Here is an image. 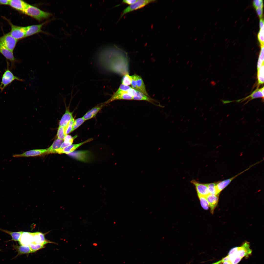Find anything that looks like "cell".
Segmentation results:
<instances>
[{"label": "cell", "mask_w": 264, "mask_h": 264, "mask_svg": "<svg viewBox=\"0 0 264 264\" xmlns=\"http://www.w3.org/2000/svg\"><path fill=\"white\" fill-rule=\"evenodd\" d=\"M22 12L39 21L47 19L51 15L49 12L43 11L29 4Z\"/></svg>", "instance_id": "6da1fadb"}, {"label": "cell", "mask_w": 264, "mask_h": 264, "mask_svg": "<svg viewBox=\"0 0 264 264\" xmlns=\"http://www.w3.org/2000/svg\"><path fill=\"white\" fill-rule=\"evenodd\" d=\"M7 68L5 70L1 78L0 84V90L2 92L13 81L16 80L23 81L24 80L15 76L9 68V64L7 62Z\"/></svg>", "instance_id": "7a4b0ae2"}, {"label": "cell", "mask_w": 264, "mask_h": 264, "mask_svg": "<svg viewBox=\"0 0 264 264\" xmlns=\"http://www.w3.org/2000/svg\"><path fill=\"white\" fill-rule=\"evenodd\" d=\"M11 26V30L9 32L11 35L17 40L25 37L27 26H21L15 25L7 20Z\"/></svg>", "instance_id": "3957f363"}, {"label": "cell", "mask_w": 264, "mask_h": 264, "mask_svg": "<svg viewBox=\"0 0 264 264\" xmlns=\"http://www.w3.org/2000/svg\"><path fill=\"white\" fill-rule=\"evenodd\" d=\"M156 1L154 0H137L135 2L129 5L124 10L120 18L127 13L142 8L149 3Z\"/></svg>", "instance_id": "277c9868"}, {"label": "cell", "mask_w": 264, "mask_h": 264, "mask_svg": "<svg viewBox=\"0 0 264 264\" xmlns=\"http://www.w3.org/2000/svg\"><path fill=\"white\" fill-rule=\"evenodd\" d=\"M17 40L10 34L9 33L0 37V43L8 49L13 52Z\"/></svg>", "instance_id": "5b68a950"}, {"label": "cell", "mask_w": 264, "mask_h": 264, "mask_svg": "<svg viewBox=\"0 0 264 264\" xmlns=\"http://www.w3.org/2000/svg\"><path fill=\"white\" fill-rule=\"evenodd\" d=\"M252 252L249 243L246 242L243 243L241 246L237 247L235 252L230 255H233L242 258L244 257H248L251 254Z\"/></svg>", "instance_id": "8992f818"}, {"label": "cell", "mask_w": 264, "mask_h": 264, "mask_svg": "<svg viewBox=\"0 0 264 264\" xmlns=\"http://www.w3.org/2000/svg\"><path fill=\"white\" fill-rule=\"evenodd\" d=\"M0 53L11 63V68H14L16 63L20 61L14 56L13 52L8 49L0 43Z\"/></svg>", "instance_id": "52a82bcc"}, {"label": "cell", "mask_w": 264, "mask_h": 264, "mask_svg": "<svg viewBox=\"0 0 264 264\" xmlns=\"http://www.w3.org/2000/svg\"><path fill=\"white\" fill-rule=\"evenodd\" d=\"M68 154L78 161L85 162H89L92 157L90 152L86 151H77Z\"/></svg>", "instance_id": "ba28073f"}, {"label": "cell", "mask_w": 264, "mask_h": 264, "mask_svg": "<svg viewBox=\"0 0 264 264\" xmlns=\"http://www.w3.org/2000/svg\"><path fill=\"white\" fill-rule=\"evenodd\" d=\"M93 140L92 138H90L79 143L71 144L64 148L62 150H60L58 149H56L55 151V153L69 154L74 152L77 149L84 144L91 141Z\"/></svg>", "instance_id": "9c48e42d"}, {"label": "cell", "mask_w": 264, "mask_h": 264, "mask_svg": "<svg viewBox=\"0 0 264 264\" xmlns=\"http://www.w3.org/2000/svg\"><path fill=\"white\" fill-rule=\"evenodd\" d=\"M192 182L195 186L198 196L206 197L209 194L207 184H201L194 180L192 181Z\"/></svg>", "instance_id": "30bf717a"}, {"label": "cell", "mask_w": 264, "mask_h": 264, "mask_svg": "<svg viewBox=\"0 0 264 264\" xmlns=\"http://www.w3.org/2000/svg\"><path fill=\"white\" fill-rule=\"evenodd\" d=\"M47 153L46 149H35L25 152L21 154H15L12 156L14 157L34 156L41 155Z\"/></svg>", "instance_id": "8fae6325"}, {"label": "cell", "mask_w": 264, "mask_h": 264, "mask_svg": "<svg viewBox=\"0 0 264 264\" xmlns=\"http://www.w3.org/2000/svg\"><path fill=\"white\" fill-rule=\"evenodd\" d=\"M33 233L23 231L19 241L20 244L29 246L33 242Z\"/></svg>", "instance_id": "7c38bea8"}, {"label": "cell", "mask_w": 264, "mask_h": 264, "mask_svg": "<svg viewBox=\"0 0 264 264\" xmlns=\"http://www.w3.org/2000/svg\"><path fill=\"white\" fill-rule=\"evenodd\" d=\"M264 95L262 92L261 88H257L248 96L236 100L237 102H242L247 100L246 104L250 100L257 98H262L264 100Z\"/></svg>", "instance_id": "4fadbf2b"}, {"label": "cell", "mask_w": 264, "mask_h": 264, "mask_svg": "<svg viewBox=\"0 0 264 264\" xmlns=\"http://www.w3.org/2000/svg\"><path fill=\"white\" fill-rule=\"evenodd\" d=\"M251 167V166L250 167L246 170L240 172L231 178L223 180L216 183V187L218 194L219 195L220 192L226 188L235 178L246 170H248Z\"/></svg>", "instance_id": "5bb4252c"}, {"label": "cell", "mask_w": 264, "mask_h": 264, "mask_svg": "<svg viewBox=\"0 0 264 264\" xmlns=\"http://www.w3.org/2000/svg\"><path fill=\"white\" fill-rule=\"evenodd\" d=\"M46 23V22L41 24L29 26H27L25 37H28L34 34L42 32L41 28Z\"/></svg>", "instance_id": "9a60e30c"}, {"label": "cell", "mask_w": 264, "mask_h": 264, "mask_svg": "<svg viewBox=\"0 0 264 264\" xmlns=\"http://www.w3.org/2000/svg\"><path fill=\"white\" fill-rule=\"evenodd\" d=\"M28 4L21 0H10L9 5L12 8L23 12Z\"/></svg>", "instance_id": "2e32d148"}, {"label": "cell", "mask_w": 264, "mask_h": 264, "mask_svg": "<svg viewBox=\"0 0 264 264\" xmlns=\"http://www.w3.org/2000/svg\"><path fill=\"white\" fill-rule=\"evenodd\" d=\"M106 104L104 102L94 107L87 112L84 115L83 118L86 121L94 117Z\"/></svg>", "instance_id": "e0dca14e"}, {"label": "cell", "mask_w": 264, "mask_h": 264, "mask_svg": "<svg viewBox=\"0 0 264 264\" xmlns=\"http://www.w3.org/2000/svg\"><path fill=\"white\" fill-rule=\"evenodd\" d=\"M136 95L133 98V100H144L148 102L156 105L160 106L158 102L142 92L136 90Z\"/></svg>", "instance_id": "ac0fdd59"}, {"label": "cell", "mask_w": 264, "mask_h": 264, "mask_svg": "<svg viewBox=\"0 0 264 264\" xmlns=\"http://www.w3.org/2000/svg\"><path fill=\"white\" fill-rule=\"evenodd\" d=\"M218 196V195L209 194L206 197L209 204V207L210 208L212 213H213L218 204L219 200Z\"/></svg>", "instance_id": "d6986e66"}, {"label": "cell", "mask_w": 264, "mask_h": 264, "mask_svg": "<svg viewBox=\"0 0 264 264\" xmlns=\"http://www.w3.org/2000/svg\"><path fill=\"white\" fill-rule=\"evenodd\" d=\"M117 100H133V98L127 94L115 93L108 100L105 102L106 104L110 102Z\"/></svg>", "instance_id": "ffe728a7"}, {"label": "cell", "mask_w": 264, "mask_h": 264, "mask_svg": "<svg viewBox=\"0 0 264 264\" xmlns=\"http://www.w3.org/2000/svg\"><path fill=\"white\" fill-rule=\"evenodd\" d=\"M12 247L13 249L18 253L16 257L22 254L33 253L29 246L22 245L19 246L17 244L15 245L13 244L12 245Z\"/></svg>", "instance_id": "44dd1931"}, {"label": "cell", "mask_w": 264, "mask_h": 264, "mask_svg": "<svg viewBox=\"0 0 264 264\" xmlns=\"http://www.w3.org/2000/svg\"><path fill=\"white\" fill-rule=\"evenodd\" d=\"M72 113L68 109L66 108L65 112L62 116L59 123V126L65 127L73 118Z\"/></svg>", "instance_id": "7402d4cb"}, {"label": "cell", "mask_w": 264, "mask_h": 264, "mask_svg": "<svg viewBox=\"0 0 264 264\" xmlns=\"http://www.w3.org/2000/svg\"><path fill=\"white\" fill-rule=\"evenodd\" d=\"M136 85L139 91L148 96H149L146 90L144 82L141 78L139 76L136 75Z\"/></svg>", "instance_id": "603a6c76"}, {"label": "cell", "mask_w": 264, "mask_h": 264, "mask_svg": "<svg viewBox=\"0 0 264 264\" xmlns=\"http://www.w3.org/2000/svg\"><path fill=\"white\" fill-rule=\"evenodd\" d=\"M33 242L35 244H41L44 245L49 242L46 241L44 235L43 233L37 232L33 233Z\"/></svg>", "instance_id": "cb8c5ba5"}, {"label": "cell", "mask_w": 264, "mask_h": 264, "mask_svg": "<svg viewBox=\"0 0 264 264\" xmlns=\"http://www.w3.org/2000/svg\"><path fill=\"white\" fill-rule=\"evenodd\" d=\"M0 231H3L10 235L12 237V239L9 241H19L23 231L13 232L6 230L0 229Z\"/></svg>", "instance_id": "d4e9b609"}, {"label": "cell", "mask_w": 264, "mask_h": 264, "mask_svg": "<svg viewBox=\"0 0 264 264\" xmlns=\"http://www.w3.org/2000/svg\"><path fill=\"white\" fill-rule=\"evenodd\" d=\"M63 142V140L58 138L55 141L52 145L47 149V153H54L55 151L60 147L62 144Z\"/></svg>", "instance_id": "484cf974"}, {"label": "cell", "mask_w": 264, "mask_h": 264, "mask_svg": "<svg viewBox=\"0 0 264 264\" xmlns=\"http://www.w3.org/2000/svg\"><path fill=\"white\" fill-rule=\"evenodd\" d=\"M264 63L261 66L257 71V78L258 85H260L264 84Z\"/></svg>", "instance_id": "4316f807"}, {"label": "cell", "mask_w": 264, "mask_h": 264, "mask_svg": "<svg viewBox=\"0 0 264 264\" xmlns=\"http://www.w3.org/2000/svg\"><path fill=\"white\" fill-rule=\"evenodd\" d=\"M209 194L219 195L216 188V183H212L207 184Z\"/></svg>", "instance_id": "83f0119b"}, {"label": "cell", "mask_w": 264, "mask_h": 264, "mask_svg": "<svg viewBox=\"0 0 264 264\" xmlns=\"http://www.w3.org/2000/svg\"><path fill=\"white\" fill-rule=\"evenodd\" d=\"M74 121V119L73 118L70 121L66 126L64 127L66 135L72 132Z\"/></svg>", "instance_id": "f1b7e54d"}, {"label": "cell", "mask_w": 264, "mask_h": 264, "mask_svg": "<svg viewBox=\"0 0 264 264\" xmlns=\"http://www.w3.org/2000/svg\"><path fill=\"white\" fill-rule=\"evenodd\" d=\"M132 80L131 76L128 74H126L123 77L122 79V84L128 86L131 84Z\"/></svg>", "instance_id": "f546056e"}, {"label": "cell", "mask_w": 264, "mask_h": 264, "mask_svg": "<svg viewBox=\"0 0 264 264\" xmlns=\"http://www.w3.org/2000/svg\"><path fill=\"white\" fill-rule=\"evenodd\" d=\"M200 201L202 207L204 209L207 210L209 207V204L205 197L199 196H198Z\"/></svg>", "instance_id": "4dcf8cb0"}, {"label": "cell", "mask_w": 264, "mask_h": 264, "mask_svg": "<svg viewBox=\"0 0 264 264\" xmlns=\"http://www.w3.org/2000/svg\"><path fill=\"white\" fill-rule=\"evenodd\" d=\"M57 136L58 138L63 140L66 136L65 131L64 127L59 126L58 129Z\"/></svg>", "instance_id": "1f68e13d"}, {"label": "cell", "mask_w": 264, "mask_h": 264, "mask_svg": "<svg viewBox=\"0 0 264 264\" xmlns=\"http://www.w3.org/2000/svg\"><path fill=\"white\" fill-rule=\"evenodd\" d=\"M85 121L83 117L78 118L74 121L72 132L79 127Z\"/></svg>", "instance_id": "d6a6232c"}, {"label": "cell", "mask_w": 264, "mask_h": 264, "mask_svg": "<svg viewBox=\"0 0 264 264\" xmlns=\"http://www.w3.org/2000/svg\"><path fill=\"white\" fill-rule=\"evenodd\" d=\"M257 37L260 46L264 45V27L260 29L258 34Z\"/></svg>", "instance_id": "836d02e7"}, {"label": "cell", "mask_w": 264, "mask_h": 264, "mask_svg": "<svg viewBox=\"0 0 264 264\" xmlns=\"http://www.w3.org/2000/svg\"><path fill=\"white\" fill-rule=\"evenodd\" d=\"M29 246L33 253L43 248L44 247V245L41 244H35L32 243L29 245Z\"/></svg>", "instance_id": "e575fe53"}, {"label": "cell", "mask_w": 264, "mask_h": 264, "mask_svg": "<svg viewBox=\"0 0 264 264\" xmlns=\"http://www.w3.org/2000/svg\"><path fill=\"white\" fill-rule=\"evenodd\" d=\"M228 255L229 256V261L232 264H237L242 259L240 257L234 255Z\"/></svg>", "instance_id": "d590c367"}, {"label": "cell", "mask_w": 264, "mask_h": 264, "mask_svg": "<svg viewBox=\"0 0 264 264\" xmlns=\"http://www.w3.org/2000/svg\"><path fill=\"white\" fill-rule=\"evenodd\" d=\"M131 87L129 86H126L124 85L121 84L119 88L116 91L118 92H121L125 93V92Z\"/></svg>", "instance_id": "8d00e7d4"}, {"label": "cell", "mask_w": 264, "mask_h": 264, "mask_svg": "<svg viewBox=\"0 0 264 264\" xmlns=\"http://www.w3.org/2000/svg\"><path fill=\"white\" fill-rule=\"evenodd\" d=\"M253 5L256 9L259 7H263V1L262 0H254L253 2Z\"/></svg>", "instance_id": "74e56055"}, {"label": "cell", "mask_w": 264, "mask_h": 264, "mask_svg": "<svg viewBox=\"0 0 264 264\" xmlns=\"http://www.w3.org/2000/svg\"><path fill=\"white\" fill-rule=\"evenodd\" d=\"M136 74H135L131 76L132 79L131 85L132 88L138 91L136 85Z\"/></svg>", "instance_id": "f35d334b"}, {"label": "cell", "mask_w": 264, "mask_h": 264, "mask_svg": "<svg viewBox=\"0 0 264 264\" xmlns=\"http://www.w3.org/2000/svg\"><path fill=\"white\" fill-rule=\"evenodd\" d=\"M126 93L128 94L133 98L136 95V90L132 88H131L126 91Z\"/></svg>", "instance_id": "ab89813d"}, {"label": "cell", "mask_w": 264, "mask_h": 264, "mask_svg": "<svg viewBox=\"0 0 264 264\" xmlns=\"http://www.w3.org/2000/svg\"><path fill=\"white\" fill-rule=\"evenodd\" d=\"M261 50L258 60L264 62V45L261 46Z\"/></svg>", "instance_id": "60d3db41"}, {"label": "cell", "mask_w": 264, "mask_h": 264, "mask_svg": "<svg viewBox=\"0 0 264 264\" xmlns=\"http://www.w3.org/2000/svg\"><path fill=\"white\" fill-rule=\"evenodd\" d=\"M263 7H260L256 8V13L260 18L263 17Z\"/></svg>", "instance_id": "b9f144b4"}, {"label": "cell", "mask_w": 264, "mask_h": 264, "mask_svg": "<svg viewBox=\"0 0 264 264\" xmlns=\"http://www.w3.org/2000/svg\"><path fill=\"white\" fill-rule=\"evenodd\" d=\"M137 0H124L122 2L125 4L131 5L135 2Z\"/></svg>", "instance_id": "7bdbcfd3"}, {"label": "cell", "mask_w": 264, "mask_h": 264, "mask_svg": "<svg viewBox=\"0 0 264 264\" xmlns=\"http://www.w3.org/2000/svg\"><path fill=\"white\" fill-rule=\"evenodd\" d=\"M10 1V0H0V4L9 5Z\"/></svg>", "instance_id": "ee69618b"}, {"label": "cell", "mask_w": 264, "mask_h": 264, "mask_svg": "<svg viewBox=\"0 0 264 264\" xmlns=\"http://www.w3.org/2000/svg\"><path fill=\"white\" fill-rule=\"evenodd\" d=\"M259 26L260 29L264 27V20L263 17L260 18L259 22Z\"/></svg>", "instance_id": "f6af8a7d"}, {"label": "cell", "mask_w": 264, "mask_h": 264, "mask_svg": "<svg viewBox=\"0 0 264 264\" xmlns=\"http://www.w3.org/2000/svg\"><path fill=\"white\" fill-rule=\"evenodd\" d=\"M221 261L222 263L224 262L229 261V256L228 255L225 257L223 258L221 260Z\"/></svg>", "instance_id": "bcb514c9"}, {"label": "cell", "mask_w": 264, "mask_h": 264, "mask_svg": "<svg viewBox=\"0 0 264 264\" xmlns=\"http://www.w3.org/2000/svg\"><path fill=\"white\" fill-rule=\"evenodd\" d=\"M223 263V264H232L229 261L224 262Z\"/></svg>", "instance_id": "7dc6e473"}, {"label": "cell", "mask_w": 264, "mask_h": 264, "mask_svg": "<svg viewBox=\"0 0 264 264\" xmlns=\"http://www.w3.org/2000/svg\"><path fill=\"white\" fill-rule=\"evenodd\" d=\"M222 263L221 260L211 264H220Z\"/></svg>", "instance_id": "c3c4849f"}, {"label": "cell", "mask_w": 264, "mask_h": 264, "mask_svg": "<svg viewBox=\"0 0 264 264\" xmlns=\"http://www.w3.org/2000/svg\"><path fill=\"white\" fill-rule=\"evenodd\" d=\"M180 25H179V26H178V29H179V28H180Z\"/></svg>", "instance_id": "681fc988"}, {"label": "cell", "mask_w": 264, "mask_h": 264, "mask_svg": "<svg viewBox=\"0 0 264 264\" xmlns=\"http://www.w3.org/2000/svg\"><path fill=\"white\" fill-rule=\"evenodd\" d=\"M196 27H195V28L194 29V30H195V29H196Z\"/></svg>", "instance_id": "f907efd6"}, {"label": "cell", "mask_w": 264, "mask_h": 264, "mask_svg": "<svg viewBox=\"0 0 264 264\" xmlns=\"http://www.w3.org/2000/svg\"><path fill=\"white\" fill-rule=\"evenodd\" d=\"M173 11V10H172L171 11V12L172 13V12Z\"/></svg>", "instance_id": "816d5d0a"}, {"label": "cell", "mask_w": 264, "mask_h": 264, "mask_svg": "<svg viewBox=\"0 0 264 264\" xmlns=\"http://www.w3.org/2000/svg\"><path fill=\"white\" fill-rule=\"evenodd\" d=\"M195 40H197V38H195Z\"/></svg>", "instance_id": "f5cc1de1"}, {"label": "cell", "mask_w": 264, "mask_h": 264, "mask_svg": "<svg viewBox=\"0 0 264 264\" xmlns=\"http://www.w3.org/2000/svg\"><path fill=\"white\" fill-rule=\"evenodd\" d=\"M174 1V0H173L172 1V2H173Z\"/></svg>", "instance_id": "db71d44e"}]
</instances>
